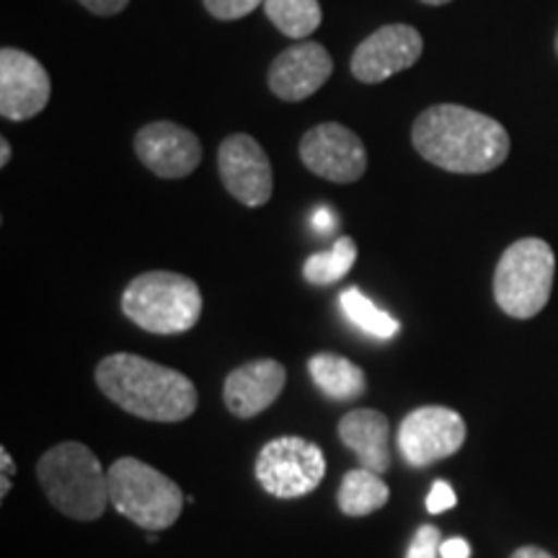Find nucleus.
<instances>
[{"instance_id": "14", "label": "nucleus", "mask_w": 558, "mask_h": 558, "mask_svg": "<svg viewBox=\"0 0 558 558\" xmlns=\"http://www.w3.org/2000/svg\"><path fill=\"white\" fill-rule=\"evenodd\" d=\"M333 73L329 50L318 41H298L277 54L269 68V88L282 101H305L326 86Z\"/></svg>"}, {"instance_id": "26", "label": "nucleus", "mask_w": 558, "mask_h": 558, "mask_svg": "<svg viewBox=\"0 0 558 558\" xmlns=\"http://www.w3.org/2000/svg\"><path fill=\"white\" fill-rule=\"evenodd\" d=\"M439 558H471L469 541L463 538L442 541V546H439Z\"/></svg>"}, {"instance_id": "33", "label": "nucleus", "mask_w": 558, "mask_h": 558, "mask_svg": "<svg viewBox=\"0 0 558 558\" xmlns=\"http://www.w3.org/2000/svg\"><path fill=\"white\" fill-rule=\"evenodd\" d=\"M554 47H556V54H558V32H556V41H554Z\"/></svg>"}, {"instance_id": "8", "label": "nucleus", "mask_w": 558, "mask_h": 558, "mask_svg": "<svg viewBox=\"0 0 558 558\" xmlns=\"http://www.w3.org/2000/svg\"><path fill=\"white\" fill-rule=\"evenodd\" d=\"M465 435L469 429L456 409L422 407L403 418L396 445H399L403 463L411 469H427V465L456 456L463 448Z\"/></svg>"}, {"instance_id": "18", "label": "nucleus", "mask_w": 558, "mask_h": 558, "mask_svg": "<svg viewBox=\"0 0 558 558\" xmlns=\"http://www.w3.org/2000/svg\"><path fill=\"white\" fill-rule=\"evenodd\" d=\"M390 488L380 473L367 469L349 471L339 486V509L347 518H365V514L378 512L388 505Z\"/></svg>"}, {"instance_id": "3", "label": "nucleus", "mask_w": 558, "mask_h": 558, "mask_svg": "<svg viewBox=\"0 0 558 558\" xmlns=\"http://www.w3.org/2000/svg\"><path fill=\"white\" fill-rule=\"evenodd\" d=\"M37 476L50 505L65 518L94 522L111 505L109 473L101 469L94 450L81 442H62L47 450L39 458Z\"/></svg>"}, {"instance_id": "7", "label": "nucleus", "mask_w": 558, "mask_h": 558, "mask_svg": "<svg viewBox=\"0 0 558 558\" xmlns=\"http://www.w3.org/2000/svg\"><path fill=\"white\" fill-rule=\"evenodd\" d=\"M326 476V456L303 437H277L256 458V481L277 499H300L316 492Z\"/></svg>"}, {"instance_id": "21", "label": "nucleus", "mask_w": 558, "mask_h": 558, "mask_svg": "<svg viewBox=\"0 0 558 558\" xmlns=\"http://www.w3.org/2000/svg\"><path fill=\"white\" fill-rule=\"evenodd\" d=\"M354 262H357V243L349 239V235H341L329 251H320V254H313L305 259L303 277L305 282L326 288V284L341 282L349 275V269L354 267Z\"/></svg>"}, {"instance_id": "30", "label": "nucleus", "mask_w": 558, "mask_h": 558, "mask_svg": "<svg viewBox=\"0 0 558 558\" xmlns=\"http://www.w3.org/2000/svg\"><path fill=\"white\" fill-rule=\"evenodd\" d=\"M9 160H11V143L9 140H0V166H9Z\"/></svg>"}, {"instance_id": "12", "label": "nucleus", "mask_w": 558, "mask_h": 558, "mask_svg": "<svg viewBox=\"0 0 558 558\" xmlns=\"http://www.w3.org/2000/svg\"><path fill=\"white\" fill-rule=\"evenodd\" d=\"M424 52V39L411 24H388L360 41L352 54V75L362 83H383L414 68Z\"/></svg>"}, {"instance_id": "31", "label": "nucleus", "mask_w": 558, "mask_h": 558, "mask_svg": "<svg viewBox=\"0 0 558 558\" xmlns=\"http://www.w3.org/2000/svg\"><path fill=\"white\" fill-rule=\"evenodd\" d=\"M9 488H11V478H0V499L9 497Z\"/></svg>"}, {"instance_id": "32", "label": "nucleus", "mask_w": 558, "mask_h": 558, "mask_svg": "<svg viewBox=\"0 0 558 558\" xmlns=\"http://www.w3.org/2000/svg\"><path fill=\"white\" fill-rule=\"evenodd\" d=\"M422 3H427V5H445V3H452V0H422Z\"/></svg>"}, {"instance_id": "27", "label": "nucleus", "mask_w": 558, "mask_h": 558, "mask_svg": "<svg viewBox=\"0 0 558 558\" xmlns=\"http://www.w3.org/2000/svg\"><path fill=\"white\" fill-rule=\"evenodd\" d=\"M313 228H316L318 233H331V230L337 228V213H333L331 207L320 205L316 213H313Z\"/></svg>"}, {"instance_id": "17", "label": "nucleus", "mask_w": 558, "mask_h": 558, "mask_svg": "<svg viewBox=\"0 0 558 558\" xmlns=\"http://www.w3.org/2000/svg\"><path fill=\"white\" fill-rule=\"evenodd\" d=\"M308 373L316 388L333 401H354L357 396L365 393L367 380L362 367L354 365L352 360L341 357V354L318 352L308 360Z\"/></svg>"}, {"instance_id": "10", "label": "nucleus", "mask_w": 558, "mask_h": 558, "mask_svg": "<svg viewBox=\"0 0 558 558\" xmlns=\"http://www.w3.org/2000/svg\"><path fill=\"white\" fill-rule=\"evenodd\" d=\"M218 171L228 194L246 207H262L275 192V173L267 150L251 135H230L218 148Z\"/></svg>"}, {"instance_id": "2", "label": "nucleus", "mask_w": 558, "mask_h": 558, "mask_svg": "<svg viewBox=\"0 0 558 558\" xmlns=\"http://www.w3.org/2000/svg\"><path fill=\"white\" fill-rule=\"evenodd\" d=\"M96 386L111 403L145 422H184L199 401L197 388L184 373L128 352L99 362Z\"/></svg>"}, {"instance_id": "4", "label": "nucleus", "mask_w": 558, "mask_h": 558, "mask_svg": "<svg viewBox=\"0 0 558 558\" xmlns=\"http://www.w3.org/2000/svg\"><path fill=\"white\" fill-rule=\"evenodd\" d=\"M122 313L143 331L186 333L202 316V292L194 279L177 271H145L124 288Z\"/></svg>"}, {"instance_id": "25", "label": "nucleus", "mask_w": 558, "mask_h": 558, "mask_svg": "<svg viewBox=\"0 0 558 558\" xmlns=\"http://www.w3.org/2000/svg\"><path fill=\"white\" fill-rule=\"evenodd\" d=\"M83 9L94 13V16H117L130 5V0H75Z\"/></svg>"}, {"instance_id": "16", "label": "nucleus", "mask_w": 558, "mask_h": 558, "mask_svg": "<svg viewBox=\"0 0 558 558\" xmlns=\"http://www.w3.org/2000/svg\"><path fill=\"white\" fill-rule=\"evenodd\" d=\"M339 439L360 460V469L380 473V476L390 469V424L380 411H349L339 422Z\"/></svg>"}, {"instance_id": "5", "label": "nucleus", "mask_w": 558, "mask_h": 558, "mask_svg": "<svg viewBox=\"0 0 558 558\" xmlns=\"http://www.w3.org/2000/svg\"><path fill=\"white\" fill-rule=\"evenodd\" d=\"M107 473L111 505L137 527L158 533L181 518L184 494L166 473L137 458L114 460Z\"/></svg>"}, {"instance_id": "29", "label": "nucleus", "mask_w": 558, "mask_h": 558, "mask_svg": "<svg viewBox=\"0 0 558 558\" xmlns=\"http://www.w3.org/2000/svg\"><path fill=\"white\" fill-rule=\"evenodd\" d=\"M509 558H556V556H550L548 550H543L538 546H522V548L514 550V554Z\"/></svg>"}, {"instance_id": "1", "label": "nucleus", "mask_w": 558, "mask_h": 558, "mask_svg": "<svg viewBox=\"0 0 558 558\" xmlns=\"http://www.w3.org/2000/svg\"><path fill=\"white\" fill-rule=\"evenodd\" d=\"M411 143L418 156L450 173H488L509 156L501 122L460 104H435L416 117Z\"/></svg>"}, {"instance_id": "24", "label": "nucleus", "mask_w": 558, "mask_h": 558, "mask_svg": "<svg viewBox=\"0 0 558 558\" xmlns=\"http://www.w3.org/2000/svg\"><path fill=\"white\" fill-rule=\"evenodd\" d=\"M458 505L456 497V488H452L448 481H435L427 494V512L429 514H439V512H448Z\"/></svg>"}, {"instance_id": "22", "label": "nucleus", "mask_w": 558, "mask_h": 558, "mask_svg": "<svg viewBox=\"0 0 558 558\" xmlns=\"http://www.w3.org/2000/svg\"><path fill=\"white\" fill-rule=\"evenodd\" d=\"M202 3H205V9L213 19L239 21L264 5V0H202Z\"/></svg>"}, {"instance_id": "6", "label": "nucleus", "mask_w": 558, "mask_h": 558, "mask_svg": "<svg viewBox=\"0 0 558 558\" xmlns=\"http://www.w3.org/2000/svg\"><path fill=\"white\" fill-rule=\"evenodd\" d=\"M554 275L556 256L546 241H514L494 271V300L509 318H535L548 305Z\"/></svg>"}, {"instance_id": "9", "label": "nucleus", "mask_w": 558, "mask_h": 558, "mask_svg": "<svg viewBox=\"0 0 558 558\" xmlns=\"http://www.w3.org/2000/svg\"><path fill=\"white\" fill-rule=\"evenodd\" d=\"M298 153L305 169L333 184H354L367 171L365 143L339 122L311 128L300 140Z\"/></svg>"}, {"instance_id": "13", "label": "nucleus", "mask_w": 558, "mask_h": 558, "mask_svg": "<svg viewBox=\"0 0 558 558\" xmlns=\"http://www.w3.org/2000/svg\"><path fill=\"white\" fill-rule=\"evenodd\" d=\"M135 153L145 169L160 179H184L202 163V143L192 130L158 120L135 135Z\"/></svg>"}, {"instance_id": "28", "label": "nucleus", "mask_w": 558, "mask_h": 558, "mask_svg": "<svg viewBox=\"0 0 558 558\" xmlns=\"http://www.w3.org/2000/svg\"><path fill=\"white\" fill-rule=\"evenodd\" d=\"M13 473H16V463H13L11 452L0 448V478H11Z\"/></svg>"}, {"instance_id": "20", "label": "nucleus", "mask_w": 558, "mask_h": 558, "mask_svg": "<svg viewBox=\"0 0 558 558\" xmlns=\"http://www.w3.org/2000/svg\"><path fill=\"white\" fill-rule=\"evenodd\" d=\"M339 308L347 316L349 324H354L360 331H365L375 339H393L401 329L399 320L390 316V313L378 308V305L357 288H347L341 292Z\"/></svg>"}, {"instance_id": "11", "label": "nucleus", "mask_w": 558, "mask_h": 558, "mask_svg": "<svg viewBox=\"0 0 558 558\" xmlns=\"http://www.w3.org/2000/svg\"><path fill=\"white\" fill-rule=\"evenodd\" d=\"M52 81L45 65L16 47L0 50V114L9 122H26L47 107Z\"/></svg>"}, {"instance_id": "15", "label": "nucleus", "mask_w": 558, "mask_h": 558, "mask_svg": "<svg viewBox=\"0 0 558 558\" xmlns=\"http://www.w3.org/2000/svg\"><path fill=\"white\" fill-rule=\"evenodd\" d=\"M288 383V369L277 360H254L235 367L222 386V399L233 416L251 418L267 411Z\"/></svg>"}, {"instance_id": "19", "label": "nucleus", "mask_w": 558, "mask_h": 558, "mask_svg": "<svg viewBox=\"0 0 558 558\" xmlns=\"http://www.w3.org/2000/svg\"><path fill=\"white\" fill-rule=\"evenodd\" d=\"M264 13L290 39H308L324 21L318 0H264Z\"/></svg>"}, {"instance_id": "23", "label": "nucleus", "mask_w": 558, "mask_h": 558, "mask_svg": "<svg viewBox=\"0 0 558 558\" xmlns=\"http://www.w3.org/2000/svg\"><path fill=\"white\" fill-rule=\"evenodd\" d=\"M439 546H442V533L435 525H422L409 543L407 558H439Z\"/></svg>"}]
</instances>
